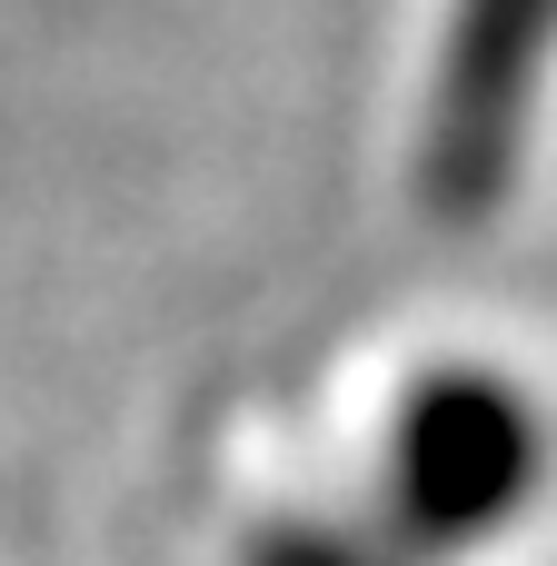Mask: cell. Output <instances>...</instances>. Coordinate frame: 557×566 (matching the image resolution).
<instances>
[{
	"instance_id": "cell-1",
	"label": "cell",
	"mask_w": 557,
	"mask_h": 566,
	"mask_svg": "<svg viewBox=\"0 0 557 566\" xmlns=\"http://www.w3.org/2000/svg\"><path fill=\"white\" fill-rule=\"evenodd\" d=\"M538 468H548V428L498 368H429L389 438L379 527L419 566L468 557L488 527H508L538 497Z\"/></svg>"
},
{
	"instance_id": "cell-3",
	"label": "cell",
	"mask_w": 557,
	"mask_h": 566,
	"mask_svg": "<svg viewBox=\"0 0 557 566\" xmlns=\"http://www.w3.org/2000/svg\"><path fill=\"white\" fill-rule=\"evenodd\" d=\"M249 566H379V547H359L349 527L329 517H269L249 537Z\"/></svg>"
},
{
	"instance_id": "cell-2",
	"label": "cell",
	"mask_w": 557,
	"mask_h": 566,
	"mask_svg": "<svg viewBox=\"0 0 557 566\" xmlns=\"http://www.w3.org/2000/svg\"><path fill=\"white\" fill-rule=\"evenodd\" d=\"M557 40V0H458L448 70L419 129V199L448 229H478L518 189V139L538 109V70Z\"/></svg>"
}]
</instances>
